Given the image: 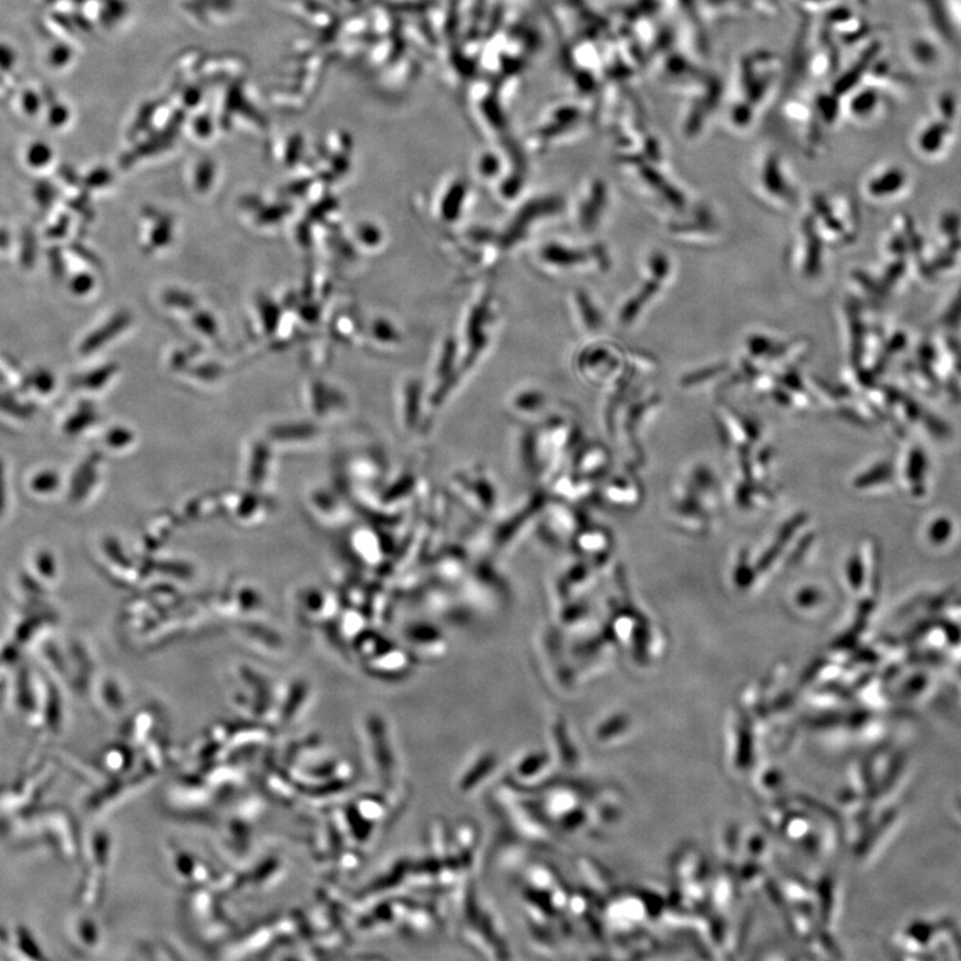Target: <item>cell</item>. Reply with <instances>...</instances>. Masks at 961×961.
<instances>
[{
    "label": "cell",
    "mask_w": 961,
    "mask_h": 961,
    "mask_svg": "<svg viewBox=\"0 0 961 961\" xmlns=\"http://www.w3.org/2000/svg\"><path fill=\"white\" fill-rule=\"evenodd\" d=\"M542 262L550 266H556L555 269H574V266L582 265L587 261L586 252L571 248H564L562 245L550 244L544 246L541 250Z\"/></svg>",
    "instance_id": "obj_1"
}]
</instances>
